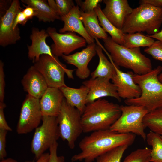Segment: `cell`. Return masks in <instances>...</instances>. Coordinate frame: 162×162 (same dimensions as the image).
I'll list each match as a JSON object with an SVG mask.
<instances>
[{
  "instance_id": "obj_1",
  "label": "cell",
  "mask_w": 162,
  "mask_h": 162,
  "mask_svg": "<svg viewBox=\"0 0 162 162\" xmlns=\"http://www.w3.org/2000/svg\"><path fill=\"white\" fill-rule=\"evenodd\" d=\"M136 135L132 133H120L110 129L93 132L80 141L79 147L81 152L74 155L71 160L92 162L98 156L116 147L131 145Z\"/></svg>"
},
{
  "instance_id": "obj_2",
  "label": "cell",
  "mask_w": 162,
  "mask_h": 162,
  "mask_svg": "<svg viewBox=\"0 0 162 162\" xmlns=\"http://www.w3.org/2000/svg\"><path fill=\"white\" fill-rule=\"evenodd\" d=\"M121 114L120 106L101 98L86 104L82 115L83 132L110 129Z\"/></svg>"
},
{
  "instance_id": "obj_3",
  "label": "cell",
  "mask_w": 162,
  "mask_h": 162,
  "mask_svg": "<svg viewBox=\"0 0 162 162\" xmlns=\"http://www.w3.org/2000/svg\"><path fill=\"white\" fill-rule=\"evenodd\" d=\"M162 71V67L158 66L145 74H134V80L140 87L141 94L138 98L125 100V104L143 106L148 112L162 107V83L158 78Z\"/></svg>"
},
{
  "instance_id": "obj_4",
  "label": "cell",
  "mask_w": 162,
  "mask_h": 162,
  "mask_svg": "<svg viewBox=\"0 0 162 162\" xmlns=\"http://www.w3.org/2000/svg\"><path fill=\"white\" fill-rule=\"evenodd\" d=\"M103 40L104 47L117 66L131 70L139 75L146 74L152 70L151 60L142 53L140 48L125 47L114 42L109 36Z\"/></svg>"
},
{
  "instance_id": "obj_5",
  "label": "cell",
  "mask_w": 162,
  "mask_h": 162,
  "mask_svg": "<svg viewBox=\"0 0 162 162\" xmlns=\"http://www.w3.org/2000/svg\"><path fill=\"white\" fill-rule=\"evenodd\" d=\"M162 24V8L146 4L133 9L121 29L124 34L145 32L150 35L160 31Z\"/></svg>"
},
{
  "instance_id": "obj_6",
  "label": "cell",
  "mask_w": 162,
  "mask_h": 162,
  "mask_svg": "<svg viewBox=\"0 0 162 162\" xmlns=\"http://www.w3.org/2000/svg\"><path fill=\"white\" fill-rule=\"evenodd\" d=\"M82 115L78 110L69 105L64 98L56 117L60 137L66 141L72 149L74 148L76 141L83 132Z\"/></svg>"
},
{
  "instance_id": "obj_7",
  "label": "cell",
  "mask_w": 162,
  "mask_h": 162,
  "mask_svg": "<svg viewBox=\"0 0 162 162\" xmlns=\"http://www.w3.org/2000/svg\"><path fill=\"white\" fill-rule=\"evenodd\" d=\"M120 108L121 114L110 129L120 133H132L146 140L143 120L148 110L143 106L133 105H122Z\"/></svg>"
},
{
  "instance_id": "obj_8",
  "label": "cell",
  "mask_w": 162,
  "mask_h": 162,
  "mask_svg": "<svg viewBox=\"0 0 162 162\" xmlns=\"http://www.w3.org/2000/svg\"><path fill=\"white\" fill-rule=\"evenodd\" d=\"M33 66L44 77L49 87L59 88L66 86L64 82L65 74L69 78H74L73 73L75 70L67 68L56 56L43 55Z\"/></svg>"
},
{
  "instance_id": "obj_9",
  "label": "cell",
  "mask_w": 162,
  "mask_h": 162,
  "mask_svg": "<svg viewBox=\"0 0 162 162\" xmlns=\"http://www.w3.org/2000/svg\"><path fill=\"white\" fill-rule=\"evenodd\" d=\"M42 124L35 129L31 150L37 160L60 137L56 117L43 116Z\"/></svg>"
},
{
  "instance_id": "obj_10",
  "label": "cell",
  "mask_w": 162,
  "mask_h": 162,
  "mask_svg": "<svg viewBox=\"0 0 162 162\" xmlns=\"http://www.w3.org/2000/svg\"><path fill=\"white\" fill-rule=\"evenodd\" d=\"M40 99L27 94L21 106L16 127L18 134L31 132L39 126L43 118Z\"/></svg>"
},
{
  "instance_id": "obj_11",
  "label": "cell",
  "mask_w": 162,
  "mask_h": 162,
  "mask_svg": "<svg viewBox=\"0 0 162 162\" xmlns=\"http://www.w3.org/2000/svg\"><path fill=\"white\" fill-rule=\"evenodd\" d=\"M46 31L54 42L50 47L52 54L57 57L69 55L75 50L86 46L85 39L75 32L58 33L55 28L52 27L48 28Z\"/></svg>"
},
{
  "instance_id": "obj_12",
  "label": "cell",
  "mask_w": 162,
  "mask_h": 162,
  "mask_svg": "<svg viewBox=\"0 0 162 162\" xmlns=\"http://www.w3.org/2000/svg\"><path fill=\"white\" fill-rule=\"evenodd\" d=\"M22 10L18 0H14L5 13L0 17V45L4 47L15 44L21 38L18 26L14 29V22L17 14Z\"/></svg>"
},
{
  "instance_id": "obj_13",
  "label": "cell",
  "mask_w": 162,
  "mask_h": 162,
  "mask_svg": "<svg viewBox=\"0 0 162 162\" xmlns=\"http://www.w3.org/2000/svg\"><path fill=\"white\" fill-rule=\"evenodd\" d=\"M94 42L88 44L82 51L68 55L62 56L63 59L68 64L73 65L77 68L75 74L80 79L85 80L90 75L88 65L92 58L97 54Z\"/></svg>"
},
{
  "instance_id": "obj_14",
  "label": "cell",
  "mask_w": 162,
  "mask_h": 162,
  "mask_svg": "<svg viewBox=\"0 0 162 162\" xmlns=\"http://www.w3.org/2000/svg\"><path fill=\"white\" fill-rule=\"evenodd\" d=\"M115 67L116 74L111 80L116 87L119 97L129 100L139 97L141 90L134 80L133 72H123L115 64Z\"/></svg>"
},
{
  "instance_id": "obj_15",
  "label": "cell",
  "mask_w": 162,
  "mask_h": 162,
  "mask_svg": "<svg viewBox=\"0 0 162 162\" xmlns=\"http://www.w3.org/2000/svg\"><path fill=\"white\" fill-rule=\"evenodd\" d=\"M109 79L104 78L90 79L82 82L89 92L86 99V104L105 97L114 98L120 101L116 87Z\"/></svg>"
},
{
  "instance_id": "obj_16",
  "label": "cell",
  "mask_w": 162,
  "mask_h": 162,
  "mask_svg": "<svg viewBox=\"0 0 162 162\" xmlns=\"http://www.w3.org/2000/svg\"><path fill=\"white\" fill-rule=\"evenodd\" d=\"M105 7L102 11L107 19L117 28L121 29L127 17L133 9L127 0H104Z\"/></svg>"
},
{
  "instance_id": "obj_17",
  "label": "cell",
  "mask_w": 162,
  "mask_h": 162,
  "mask_svg": "<svg viewBox=\"0 0 162 162\" xmlns=\"http://www.w3.org/2000/svg\"><path fill=\"white\" fill-rule=\"evenodd\" d=\"M45 29L39 30L33 27L32 30L30 38L32 40L31 45H28V57L34 63L38 61L43 55H47L52 57L55 56L52 53L51 47L46 43V40L49 37Z\"/></svg>"
},
{
  "instance_id": "obj_18",
  "label": "cell",
  "mask_w": 162,
  "mask_h": 162,
  "mask_svg": "<svg viewBox=\"0 0 162 162\" xmlns=\"http://www.w3.org/2000/svg\"><path fill=\"white\" fill-rule=\"evenodd\" d=\"M21 83L28 94L39 99L48 87L44 77L33 65L28 69L21 80Z\"/></svg>"
},
{
  "instance_id": "obj_19",
  "label": "cell",
  "mask_w": 162,
  "mask_h": 162,
  "mask_svg": "<svg viewBox=\"0 0 162 162\" xmlns=\"http://www.w3.org/2000/svg\"><path fill=\"white\" fill-rule=\"evenodd\" d=\"M81 11L79 6L75 5L67 15L61 17L64 22L63 27L59 30L60 33L68 32L76 33L84 38L88 44L94 43V39L87 33L80 19Z\"/></svg>"
},
{
  "instance_id": "obj_20",
  "label": "cell",
  "mask_w": 162,
  "mask_h": 162,
  "mask_svg": "<svg viewBox=\"0 0 162 162\" xmlns=\"http://www.w3.org/2000/svg\"><path fill=\"white\" fill-rule=\"evenodd\" d=\"M64 98L59 88L48 87L40 99L43 116L57 117Z\"/></svg>"
},
{
  "instance_id": "obj_21",
  "label": "cell",
  "mask_w": 162,
  "mask_h": 162,
  "mask_svg": "<svg viewBox=\"0 0 162 162\" xmlns=\"http://www.w3.org/2000/svg\"><path fill=\"white\" fill-rule=\"evenodd\" d=\"M96 51L99 62L95 70L90 74L91 78H104L111 80L116 74L115 63L101 44L100 46L97 45Z\"/></svg>"
},
{
  "instance_id": "obj_22",
  "label": "cell",
  "mask_w": 162,
  "mask_h": 162,
  "mask_svg": "<svg viewBox=\"0 0 162 162\" xmlns=\"http://www.w3.org/2000/svg\"><path fill=\"white\" fill-rule=\"evenodd\" d=\"M59 89L67 102L78 110L82 114L86 105V99L89 92V89L83 85L79 88L66 86Z\"/></svg>"
},
{
  "instance_id": "obj_23",
  "label": "cell",
  "mask_w": 162,
  "mask_h": 162,
  "mask_svg": "<svg viewBox=\"0 0 162 162\" xmlns=\"http://www.w3.org/2000/svg\"><path fill=\"white\" fill-rule=\"evenodd\" d=\"M80 19L88 34L93 38L102 40L108 36L100 25L97 14L95 11L85 13L81 10Z\"/></svg>"
},
{
  "instance_id": "obj_24",
  "label": "cell",
  "mask_w": 162,
  "mask_h": 162,
  "mask_svg": "<svg viewBox=\"0 0 162 162\" xmlns=\"http://www.w3.org/2000/svg\"><path fill=\"white\" fill-rule=\"evenodd\" d=\"M21 2L33 8L36 13V17L39 21L53 22L56 20H61L51 8L48 3L43 0H22Z\"/></svg>"
},
{
  "instance_id": "obj_25",
  "label": "cell",
  "mask_w": 162,
  "mask_h": 162,
  "mask_svg": "<svg viewBox=\"0 0 162 162\" xmlns=\"http://www.w3.org/2000/svg\"><path fill=\"white\" fill-rule=\"evenodd\" d=\"M94 10L97 14L100 25L104 30L110 35L113 41L122 45L124 41V34L122 30L116 27L107 19L102 11L100 4Z\"/></svg>"
},
{
  "instance_id": "obj_26",
  "label": "cell",
  "mask_w": 162,
  "mask_h": 162,
  "mask_svg": "<svg viewBox=\"0 0 162 162\" xmlns=\"http://www.w3.org/2000/svg\"><path fill=\"white\" fill-rule=\"evenodd\" d=\"M154 38L141 32L124 34L123 46L128 48L149 47L154 42Z\"/></svg>"
},
{
  "instance_id": "obj_27",
  "label": "cell",
  "mask_w": 162,
  "mask_h": 162,
  "mask_svg": "<svg viewBox=\"0 0 162 162\" xmlns=\"http://www.w3.org/2000/svg\"><path fill=\"white\" fill-rule=\"evenodd\" d=\"M148 144L152 147L150 162H162V138L151 130L146 135Z\"/></svg>"
},
{
  "instance_id": "obj_28",
  "label": "cell",
  "mask_w": 162,
  "mask_h": 162,
  "mask_svg": "<svg viewBox=\"0 0 162 162\" xmlns=\"http://www.w3.org/2000/svg\"><path fill=\"white\" fill-rule=\"evenodd\" d=\"M143 122L145 128L162 136V107L148 113Z\"/></svg>"
},
{
  "instance_id": "obj_29",
  "label": "cell",
  "mask_w": 162,
  "mask_h": 162,
  "mask_svg": "<svg viewBox=\"0 0 162 162\" xmlns=\"http://www.w3.org/2000/svg\"><path fill=\"white\" fill-rule=\"evenodd\" d=\"M127 145L116 147L98 156L96 162H121L123 154L128 148Z\"/></svg>"
},
{
  "instance_id": "obj_30",
  "label": "cell",
  "mask_w": 162,
  "mask_h": 162,
  "mask_svg": "<svg viewBox=\"0 0 162 162\" xmlns=\"http://www.w3.org/2000/svg\"><path fill=\"white\" fill-rule=\"evenodd\" d=\"M151 151L147 147L138 149L126 156L123 162H150Z\"/></svg>"
},
{
  "instance_id": "obj_31",
  "label": "cell",
  "mask_w": 162,
  "mask_h": 162,
  "mask_svg": "<svg viewBox=\"0 0 162 162\" xmlns=\"http://www.w3.org/2000/svg\"><path fill=\"white\" fill-rule=\"evenodd\" d=\"M144 51L155 59L162 62V43L159 40L155 41L151 46L146 48Z\"/></svg>"
},
{
  "instance_id": "obj_32",
  "label": "cell",
  "mask_w": 162,
  "mask_h": 162,
  "mask_svg": "<svg viewBox=\"0 0 162 162\" xmlns=\"http://www.w3.org/2000/svg\"><path fill=\"white\" fill-rule=\"evenodd\" d=\"M58 15L61 17L68 14L75 5L72 0H56Z\"/></svg>"
},
{
  "instance_id": "obj_33",
  "label": "cell",
  "mask_w": 162,
  "mask_h": 162,
  "mask_svg": "<svg viewBox=\"0 0 162 162\" xmlns=\"http://www.w3.org/2000/svg\"><path fill=\"white\" fill-rule=\"evenodd\" d=\"M102 0H76L77 5L80 7V10L85 13H88L94 10L98 5L102 2Z\"/></svg>"
},
{
  "instance_id": "obj_34",
  "label": "cell",
  "mask_w": 162,
  "mask_h": 162,
  "mask_svg": "<svg viewBox=\"0 0 162 162\" xmlns=\"http://www.w3.org/2000/svg\"><path fill=\"white\" fill-rule=\"evenodd\" d=\"M58 143L55 142L49 148L50 156L47 162H64L65 158L63 156H58L57 149Z\"/></svg>"
},
{
  "instance_id": "obj_35",
  "label": "cell",
  "mask_w": 162,
  "mask_h": 162,
  "mask_svg": "<svg viewBox=\"0 0 162 162\" xmlns=\"http://www.w3.org/2000/svg\"><path fill=\"white\" fill-rule=\"evenodd\" d=\"M8 131L0 129V160H2L7 155L6 150V137Z\"/></svg>"
},
{
  "instance_id": "obj_36",
  "label": "cell",
  "mask_w": 162,
  "mask_h": 162,
  "mask_svg": "<svg viewBox=\"0 0 162 162\" xmlns=\"http://www.w3.org/2000/svg\"><path fill=\"white\" fill-rule=\"evenodd\" d=\"M4 64L2 61H0V103H3L4 97L5 86V74Z\"/></svg>"
},
{
  "instance_id": "obj_37",
  "label": "cell",
  "mask_w": 162,
  "mask_h": 162,
  "mask_svg": "<svg viewBox=\"0 0 162 162\" xmlns=\"http://www.w3.org/2000/svg\"><path fill=\"white\" fill-rule=\"evenodd\" d=\"M6 107L4 103H0V129L11 131L12 129L8 124L4 116V109Z\"/></svg>"
},
{
  "instance_id": "obj_38",
  "label": "cell",
  "mask_w": 162,
  "mask_h": 162,
  "mask_svg": "<svg viewBox=\"0 0 162 162\" xmlns=\"http://www.w3.org/2000/svg\"><path fill=\"white\" fill-rule=\"evenodd\" d=\"M22 10L20 11L16 15L14 20V29H16L18 26V24H20L22 25H24L28 20L22 12Z\"/></svg>"
},
{
  "instance_id": "obj_39",
  "label": "cell",
  "mask_w": 162,
  "mask_h": 162,
  "mask_svg": "<svg viewBox=\"0 0 162 162\" xmlns=\"http://www.w3.org/2000/svg\"><path fill=\"white\" fill-rule=\"evenodd\" d=\"M25 7V8L22 10V12L28 20L36 16V13L33 8L27 6Z\"/></svg>"
},
{
  "instance_id": "obj_40",
  "label": "cell",
  "mask_w": 162,
  "mask_h": 162,
  "mask_svg": "<svg viewBox=\"0 0 162 162\" xmlns=\"http://www.w3.org/2000/svg\"><path fill=\"white\" fill-rule=\"evenodd\" d=\"M140 4H148L158 8H162V0H141Z\"/></svg>"
},
{
  "instance_id": "obj_41",
  "label": "cell",
  "mask_w": 162,
  "mask_h": 162,
  "mask_svg": "<svg viewBox=\"0 0 162 162\" xmlns=\"http://www.w3.org/2000/svg\"><path fill=\"white\" fill-rule=\"evenodd\" d=\"M50 156L49 153H44L34 162H47Z\"/></svg>"
},
{
  "instance_id": "obj_42",
  "label": "cell",
  "mask_w": 162,
  "mask_h": 162,
  "mask_svg": "<svg viewBox=\"0 0 162 162\" xmlns=\"http://www.w3.org/2000/svg\"><path fill=\"white\" fill-rule=\"evenodd\" d=\"M148 35L154 39H155L157 40H159L162 43V29L160 31L154 34Z\"/></svg>"
},
{
  "instance_id": "obj_43",
  "label": "cell",
  "mask_w": 162,
  "mask_h": 162,
  "mask_svg": "<svg viewBox=\"0 0 162 162\" xmlns=\"http://www.w3.org/2000/svg\"><path fill=\"white\" fill-rule=\"evenodd\" d=\"M0 162H19L16 160L11 158H8L1 160Z\"/></svg>"
},
{
  "instance_id": "obj_44",
  "label": "cell",
  "mask_w": 162,
  "mask_h": 162,
  "mask_svg": "<svg viewBox=\"0 0 162 162\" xmlns=\"http://www.w3.org/2000/svg\"><path fill=\"white\" fill-rule=\"evenodd\" d=\"M158 78L159 80L162 83V72L158 75Z\"/></svg>"
},
{
  "instance_id": "obj_45",
  "label": "cell",
  "mask_w": 162,
  "mask_h": 162,
  "mask_svg": "<svg viewBox=\"0 0 162 162\" xmlns=\"http://www.w3.org/2000/svg\"><path fill=\"white\" fill-rule=\"evenodd\" d=\"M71 162H73V161H71Z\"/></svg>"
},
{
  "instance_id": "obj_46",
  "label": "cell",
  "mask_w": 162,
  "mask_h": 162,
  "mask_svg": "<svg viewBox=\"0 0 162 162\" xmlns=\"http://www.w3.org/2000/svg\"></svg>"
}]
</instances>
